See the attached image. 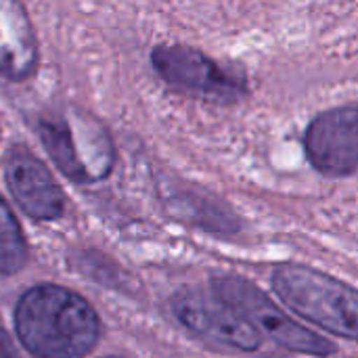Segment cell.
Returning <instances> with one entry per match:
<instances>
[{
    "label": "cell",
    "mask_w": 358,
    "mask_h": 358,
    "mask_svg": "<svg viewBox=\"0 0 358 358\" xmlns=\"http://www.w3.org/2000/svg\"><path fill=\"white\" fill-rule=\"evenodd\" d=\"M15 329L38 358H80L99 340V317L78 294L59 285H38L17 304Z\"/></svg>",
    "instance_id": "cell-1"
},
{
    "label": "cell",
    "mask_w": 358,
    "mask_h": 358,
    "mask_svg": "<svg viewBox=\"0 0 358 358\" xmlns=\"http://www.w3.org/2000/svg\"><path fill=\"white\" fill-rule=\"evenodd\" d=\"M279 298L321 329L358 342V289L310 266L283 264L273 273Z\"/></svg>",
    "instance_id": "cell-2"
},
{
    "label": "cell",
    "mask_w": 358,
    "mask_h": 358,
    "mask_svg": "<svg viewBox=\"0 0 358 358\" xmlns=\"http://www.w3.org/2000/svg\"><path fill=\"white\" fill-rule=\"evenodd\" d=\"M212 292L231 304L241 317H245V321L254 325L260 336L264 334L273 338L287 350L310 357H331L336 352V344L287 317L264 292H260L248 279L231 275L216 277L212 281Z\"/></svg>",
    "instance_id": "cell-3"
},
{
    "label": "cell",
    "mask_w": 358,
    "mask_h": 358,
    "mask_svg": "<svg viewBox=\"0 0 358 358\" xmlns=\"http://www.w3.org/2000/svg\"><path fill=\"white\" fill-rule=\"evenodd\" d=\"M172 308L189 331L214 346L250 352L262 344L256 327L214 292L195 287L180 289L172 300Z\"/></svg>",
    "instance_id": "cell-4"
},
{
    "label": "cell",
    "mask_w": 358,
    "mask_h": 358,
    "mask_svg": "<svg viewBox=\"0 0 358 358\" xmlns=\"http://www.w3.org/2000/svg\"><path fill=\"white\" fill-rule=\"evenodd\" d=\"M155 71L176 90L214 103H235L243 96V82L201 50L172 44L153 50Z\"/></svg>",
    "instance_id": "cell-5"
},
{
    "label": "cell",
    "mask_w": 358,
    "mask_h": 358,
    "mask_svg": "<svg viewBox=\"0 0 358 358\" xmlns=\"http://www.w3.org/2000/svg\"><path fill=\"white\" fill-rule=\"evenodd\" d=\"M42 143L55 164L73 180H99L113 162V149L107 134L86 120L44 122Z\"/></svg>",
    "instance_id": "cell-6"
},
{
    "label": "cell",
    "mask_w": 358,
    "mask_h": 358,
    "mask_svg": "<svg viewBox=\"0 0 358 358\" xmlns=\"http://www.w3.org/2000/svg\"><path fill=\"white\" fill-rule=\"evenodd\" d=\"M306 155L327 176L358 170V107H338L317 115L306 130Z\"/></svg>",
    "instance_id": "cell-7"
},
{
    "label": "cell",
    "mask_w": 358,
    "mask_h": 358,
    "mask_svg": "<svg viewBox=\"0 0 358 358\" xmlns=\"http://www.w3.org/2000/svg\"><path fill=\"white\" fill-rule=\"evenodd\" d=\"M4 178L19 208L38 220H52L63 212V193L46 166L23 149L4 159Z\"/></svg>",
    "instance_id": "cell-8"
},
{
    "label": "cell",
    "mask_w": 358,
    "mask_h": 358,
    "mask_svg": "<svg viewBox=\"0 0 358 358\" xmlns=\"http://www.w3.org/2000/svg\"><path fill=\"white\" fill-rule=\"evenodd\" d=\"M36 67V40L25 10L0 0V73L10 80L27 78Z\"/></svg>",
    "instance_id": "cell-9"
},
{
    "label": "cell",
    "mask_w": 358,
    "mask_h": 358,
    "mask_svg": "<svg viewBox=\"0 0 358 358\" xmlns=\"http://www.w3.org/2000/svg\"><path fill=\"white\" fill-rule=\"evenodd\" d=\"M27 260V245L19 222L10 208L0 197V273L10 275L23 268Z\"/></svg>",
    "instance_id": "cell-10"
},
{
    "label": "cell",
    "mask_w": 358,
    "mask_h": 358,
    "mask_svg": "<svg viewBox=\"0 0 358 358\" xmlns=\"http://www.w3.org/2000/svg\"><path fill=\"white\" fill-rule=\"evenodd\" d=\"M0 358H21L13 340L4 331H0Z\"/></svg>",
    "instance_id": "cell-11"
}]
</instances>
